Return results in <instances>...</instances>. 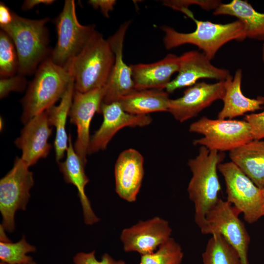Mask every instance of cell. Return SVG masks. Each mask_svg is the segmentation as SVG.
<instances>
[{
    "instance_id": "9c48e42d",
    "label": "cell",
    "mask_w": 264,
    "mask_h": 264,
    "mask_svg": "<svg viewBox=\"0 0 264 264\" xmlns=\"http://www.w3.org/2000/svg\"><path fill=\"white\" fill-rule=\"evenodd\" d=\"M33 185L32 172L21 158L17 157L13 168L0 180L1 225L6 231L14 230L15 213L18 210L26 209L29 191Z\"/></svg>"
},
{
    "instance_id": "b9f144b4",
    "label": "cell",
    "mask_w": 264,
    "mask_h": 264,
    "mask_svg": "<svg viewBox=\"0 0 264 264\" xmlns=\"http://www.w3.org/2000/svg\"></svg>"
},
{
    "instance_id": "f35d334b",
    "label": "cell",
    "mask_w": 264,
    "mask_h": 264,
    "mask_svg": "<svg viewBox=\"0 0 264 264\" xmlns=\"http://www.w3.org/2000/svg\"><path fill=\"white\" fill-rule=\"evenodd\" d=\"M262 194L263 198V200L264 202V187L263 189H262Z\"/></svg>"
},
{
    "instance_id": "30bf717a",
    "label": "cell",
    "mask_w": 264,
    "mask_h": 264,
    "mask_svg": "<svg viewBox=\"0 0 264 264\" xmlns=\"http://www.w3.org/2000/svg\"><path fill=\"white\" fill-rule=\"evenodd\" d=\"M241 213L227 200L219 198L206 215L205 235L217 233L238 253L241 264H249V235L239 219Z\"/></svg>"
},
{
    "instance_id": "3957f363",
    "label": "cell",
    "mask_w": 264,
    "mask_h": 264,
    "mask_svg": "<svg viewBox=\"0 0 264 264\" xmlns=\"http://www.w3.org/2000/svg\"><path fill=\"white\" fill-rule=\"evenodd\" d=\"M71 77L68 65L66 66L58 65L50 56L44 61L39 65L22 100V122L25 124L36 115L54 106L63 95Z\"/></svg>"
},
{
    "instance_id": "484cf974",
    "label": "cell",
    "mask_w": 264,
    "mask_h": 264,
    "mask_svg": "<svg viewBox=\"0 0 264 264\" xmlns=\"http://www.w3.org/2000/svg\"><path fill=\"white\" fill-rule=\"evenodd\" d=\"M211 235L202 255L203 264H241L237 252L221 235Z\"/></svg>"
},
{
    "instance_id": "4316f807",
    "label": "cell",
    "mask_w": 264,
    "mask_h": 264,
    "mask_svg": "<svg viewBox=\"0 0 264 264\" xmlns=\"http://www.w3.org/2000/svg\"><path fill=\"white\" fill-rule=\"evenodd\" d=\"M183 257L180 245L170 237L154 252L141 255L139 264H180Z\"/></svg>"
},
{
    "instance_id": "5bb4252c",
    "label": "cell",
    "mask_w": 264,
    "mask_h": 264,
    "mask_svg": "<svg viewBox=\"0 0 264 264\" xmlns=\"http://www.w3.org/2000/svg\"><path fill=\"white\" fill-rule=\"evenodd\" d=\"M224 93V81L197 83L186 88L181 97L170 99L168 112L176 120L183 122L196 117L214 102L222 100Z\"/></svg>"
},
{
    "instance_id": "ab89813d",
    "label": "cell",
    "mask_w": 264,
    "mask_h": 264,
    "mask_svg": "<svg viewBox=\"0 0 264 264\" xmlns=\"http://www.w3.org/2000/svg\"><path fill=\"white\" fill-rule=\"evenodd\" d=\"M36 264V263L34 262L33 261L28 263H27V264Z\"/></svg>"
},
{
    "instance_id": "2e32d148",
    "label": "cell",
    "mask_w": 264,
    "mask_h": 264,
    "mask_svg": "<svg viewBox=\"0 0 264 264\" xmlns=\"http://www.w3.org/2000/svg\"><path fill=\"white\" fill-rule=\"evenodd\" d=\"M131 23V21L123 23L108 39L115 56V61L105 85L106 91L103 100V103L105 104L117 102L120 97L136 90L131 67L124 62L123 57L124 40Z\"/></svg>"
},
{
    "instance_id": "d4e9b609",
    "label": "cell",
    "mask_w": 264,
    "mask_h": 264,
    "mask_svg": "<svg viewBox=\"0 0 264 264\" xmlns=\"http://www.w3.org/2000/svg\"><path fill=\"white\" fill-rule=\"evenodd\" d=\"M170 99L163 90L148 89L135 90L120 97L118 100L126 112L134 115H148L149 113L168 111Z\"/></svg>"
},
{
    "instance_id": "836d02e7",
    "label": "cell",
    "mask_w": 264,
    "mask_h": 264,
    "mask_svg": "<svg viewBox=\"0 0 264 264\" xmlns=\"http://www.w3.org/2000/svg\"><path fill=\"white\" fill-rule=\"evenodd\" d=\"M88 3L95 9H100L103 15L109 17V12L113 9L116 3L114 0H90Z\"/></svg>"
},
{
    "instance_id": "e0dca14e",
    "label": "cell",
    "mask_w": 264,
    "mask_h": 264,
    "mask_svg": "<svg viewBox=\"0 0 264 264\" xmlns=\"http://www.w3.org/2000/svg\"><path fill=\"white\" fill-rule=\"evenodd\" d=\"M47 111L41 113L24 124L15 144L22 151L21 159L29 167L45 158L52 145L48 140L52 133Z\"/></svg>"
},
{
    "instance_id": "6da1fadb",
    "label": "cell",
    "mask_w": 264,
    "mask_h": 264,
    "mask_svg": "<svg viewBox=\"0 0 264 264\" xmlns=\"http://www.w3.org/2000/svg\"><path fill=\"white\" fill-rule=\"evenodd\" d=\"M224 157V153L200 146L198 154L187 163L192 174L187 192L189 199L194 203L195 223L204 235L206 215L219 199L221 186L217 170Z\"/></svg>"
},
{
    "instance_id": "8992f818",
    "label": "cell",
    "mask_w": 264,
    "mask_h": 264,
    "mask_svg": "<svg viewBox=\"0 0 264 264\" xmlns=\"http://www.w3.org/2000/svg\"><path fill=\"white\" fill-rule=\"evenodd\" d=\"M189 130L203 135L194 140V145L219 152H230L254 139L245 120L212 119L204 116L192 123Z\"/></svg>"
},
{
    "instance_id": "7a4b0ae2",
    "label": "cell",
    "mask_w": 264,
    "mask_h": 264,
    "mask_svg": "<svg viewBox=\"0 0 264 264\" xmlns=\"http://www.w3.org/2000/svg\"><path fill=\"white\" fill-rule=\"evenodd\" d=\"M181 12L195 22L196 29L194 32L185 33L168 26H162L161 28L165 33L163 43L166 49L191 44L202 50L212 60L226 43L232 40L243 41L246 38L244 26L239 20L225 24L215 23L196 19L189 9H183Z\"/></svg>"
},
{
    "instance_id": "f1b7e54d",
    "label": "cell",
    "mask_w": 264,
    "mask_h": 264,
    "mask_svg": "<svg viewBox=\"0 0 264 264\" xmlns=\"http://www.w3.org/2000/svg\"><path fill=\"white\" fill-rule=\"evenodd\" d=\"M18 58L14 44L2 30L0 31V78L13 76L18 71Z\"/></svg>"
},
{
    "instance_id": "60d3db41",
    "label": "cell",
    "mask_w": 264,
    "mask_h": 264,
    "mask_svg": "<svg viewBox=\"0 0 264 264\" xmlns=\"http://www.w3.org/2000/svg\"><path fill=\"white\" fill-rule=\"evenodd\" d=\"M0 264H7V263H6L5 262H3L2 261H0Z\"/></svg>"
},
{
    "instance_id": "d6986e66",
    "label": "cell",
    "mask_w": 264,
    "mask_h": 264,
    "mask_svg": "<svg viewBox=\"0 0 264 264\" xmlns=\"http://www.w3.org/2000/svg\"><path fill=\"white\" fill-rule=\"evenodd\" d=\"M130 66L136 90H163L171 81L172 75L178 71L179 57L168 54L153 63L131 65Z\"/></svg>"
},
{
    "instance_id": "1f68e13d",
    "label": "cell",
    "mask_w": 264,
    "mask_h": 264,
    "mask_svg": "<svg viewBox=\"0 0 264 264\" xmlns=\"http://www.w3.org/2000/svg\"><path fill=\"white\" fill-rule=\"evenodd\" d=\"M94 250L89 253L80 252L73 258L75 264H126L121 260H115L107 253L104 254L101 261L96 259Z\"/></svg>"
},
{
    "instance_id": "603a6c76",
    "label": "cell",
    "mask_w": 264,
    "mask_h": 264,
    "mask_svg": "<svg viewBox=\"0 0 264 264\" xmlns=\"http://www.w3.org/2000/svg\"><path fill=\"white\" fill-rule=\"evenodd\" d=\"M213 14L236 17L244 26L246 38L264 40V13L257 11L247 1L233 0L228 3H221Z\"/></svg>"
},
{
    "instance_id": "74e56055",
    "label": "cell",
    "mask_w": 264,
    "mask_h": 264,
    "mask_svg": "<svg viewBox=\"0 0 264 264\" xmlns=\"http://www.w3.org/2000/svg\"><path fill=\"white\" fill-rule=\"evenodd\" d=\"M0 131H1V129L2 130L3 129V120L2 119H1V117H0Z\"/></svg>"
},
{
    "instance_id": "7402d4cb",
    "label": "cell",
    "mask_w": 264,
    "mask_h": 264,
    "mask_svg": "<svg viewBox=\"0 0 264 264\" xmlns=\"http://www.w3.org/2000/svg\"><path fill=\"white\" fill-rule=\"evenodd\" d=\"M229 155L258 188L264 187V140L253 139L230 151Z\"/></svg>"
},
{
    "instance_id": "9a60e30c",
    "label": "cell",
    "mask_w": 264,
    "mask_h": 264,
    "mask_svg": "<svg viewBox=\"0 0 264 264\" xmlns=\"http://www.w3.org/2000/svg\"><path fill=\"white\" fill-rule=\"evenodd\" d=\"M203 52L192 50L179 56L178 74L166 88V92L172 93L177 89L191 87L201 78L214 79L224 81L231 75L228 70L213 65Z\"/></svg>"
},
{
    "instance_id": "ac0fdd59",
    "label": "cell",
    "mask_w": 264,
    "mask_h": 264,
    "mask_svg": "<svg viewBox=\"0 0 264 264\" xmlns=\"http://www.w3.org/2000/svg\"><path fill=\"white\" fill-rule=\"evenodd\" d=\"M144 174V158L142 154L132 148L122 151L114 167L115 190L118 196L128 202H134Z\"/></svg>"
},
{
    "instance_id": "ffe728a7",
    "label": "cell",
    "mask_w": 264,
    "mask_h": 264,
    "mask_svg": "<svg viewBox=\"0 0 264 264\" xmlns=\"http://www.w3.org/2000/svg\"><path fill=\"white\" fill-rule=\"evenodd\" d=\"M66 153L65 160L58 162L60 171L66 182L73 184L77 188L82 207L84 222L88 225H92L97 222L100 219L92 209L90 201L86 194L85 187L89 182L85 172L86 165L74 150L71 134L68 136Z\"/></svg>"
},
{
    "instance_id": "f546056e",
    "label": "cell",
    "mask_w": 264,
    "mask_h": 264,
    "mask_svg": "<svg viewBox=\"0 0 264 264\" xmlns=\"http://www.w3.org/2000/svg\"><path fill=\"white\" fill-rule=\"evenodd\" d=\"M218 0H167L163 1L165 6L174 10L181 11L183 9H188L191 4H197L205 10H215L221 3Z\"/></svg>"
},
{
    "instance_id": "ba28073f",
    "label": "cell",
    "mask_w": 264,
    "mask_h": 264,
    "mask_svg": "<svg viewBox=\"0 0 264 264\" xmlns=\"http://www.w3.org/2000/svg\"><path fill=\"white\" fill-rule=\"evenodd\" d=\"M218 169L225 184L227 201L243 215L248 223H253L264 215L262 189L233 162L220 163Z\"/></svg>"
},
{
    "instance_id": "52a82bcc",
    "label": "cell",
    "mask_w": 264,
    "mask_h": 264,
    "mask_svg": "<svg viewBox=\"0 0 264 264\" xmlns=\"http://www.w3.org/2000/svg\"><path fill=\"white\" fill-rule=\"evenodd\" d=\"M55 22L57 41L50 58L56 64L66 66L82 50L95 33V26L80 23L73 0L65 1Z\"/></svg>"
},
{
    "instance_id": "d6a6232c",
    "label": "cell",
    "mask_w": 264,
    "mask_h": 264,
    "mask_svg": "<svg viewBox=\"0 0 264 264\" xmlns=\"http://www.w3.org/2000/svg\"><path fill=\"white\" fill-rule=\"evenodd\" d=\"M244 120L247 121L251 128L254 139H264V110L261 112L246 115Z\"/></svg>"
},
{
    "instance_id": "44dd1931",
    "label": "cell",
    "mask_w": 264,
    "mask_h": 264,
    "mask_svg": "<svg viewBox=\"0 0 264 264\" xmlns=\"http://www.w3.org/2000/svg\"><path fill=\"white\" fill-rule=\"evenodd\" d=\"M242 73L238 69L234 76H231L225 81V93L222 100L223 106L218 114V119H232L261 109L264 104V97L251 99L243 95L241 90Z\"/></svg>"
},
{
    "instance_id": "4dcf8cb0",
    "label": "cell",
    "mask_w": 264,
    "mask_h": 264,
    "mask_svg": "<svg viewBox=\"0 0 264 264\" xmlns=\"http://www.w3.org/2000/svg\"><path fill=\"white\" fill-rule=\"evenodd\" d=\"M27 81L23 75H17L13 76L1 78L0 80V98L6 97L11 92L23 91L26 87Z\"/></svg>"
},
{
    "instance_id": "e575fe53",
    "label": "cell",
    "mask_w": 264,
    "mask_h": 264,
    "mask_svg": "<svg viewBox=\"0 0 264 264\" xmlns=\"http://www.w3.org/2000/svg\"><path fill=\"white\" fill-rule=\"evenodd\" d=\"M13 12L3 2L0 3V26L4 27L9 24L13 19Z\"/></svg>"
},
{
    "instance_id": "7c38bea8",
    "label": "cell",
    "mask_w": 264,
    "mask_h": 264,
    "mask_svg": "<svg viewBox=\"0 0 264 264\" xmlns=\"http://www.w3.org/2000/svg\"><path fill=\"white\" fill-rule=\"evenodd\" d=\"M100 113L103 120L99 128L90 137L88 154L105 150L114 136L121 129L126 127H143L152 122L148 115H134L124 110L118 101L110 104L102 103Z\"/></svg>"
},
{
    "instance_id": "277c9868",
    "label": "cell",
    "mask_w": 264,
    "mask_h": 264,
    "mask_svg": "<svg viewBox=\"0 0 264 264\" xmlns=\"http://www.w3.org/2000/svg\"><path fill=\"white\" fill-rule=\"evenodd\" d=\"M48 18L32 20L14 12L12 22L2 27L15 46L18 58V73L29 75L37 70L48 56L49 34L46 26Z\"/></svg>"
},
{
    "instance_id": "5b68a950",
    "label": "cell",
    "mask_w": 264,
    "mask_h": 264,
    "mask_svg": "<svg viewBox=\"0 0 264 264\" xmlns=\"http://www.w3.org/2000/svg\"><path fill=\"white\" fill-rule=\"evenodd\" d=\"M115 56L108 40L96 31L82 50L68 65L74 80V90L86 92L105 86Z\"/></svg>"
},
{
    "instance_id": "8fae6325",
    "label": "cell",
    "mask_w": 264,
    "mask_h": 264,
    "mask_svg": "<svg viewBox=\"0 0 264 264\" xmlns=\"http://www.w3.org/2000/svg\"><path fill=\"white\" fill-rule=\"evenodd\" d=\"M105 86L86 92L74 90L69 116L70 122L77 127V138L74 150L86 165L90 142V125L100 109L105 94Z\"/></svg>"
},
{
    "instance_id": "d590c367",
    "label": "cell",
    "mask_w": 264,
    "mask_h": 264,
    "mask_svg": "<svg viewBox=\"0 0 264 264\" xmlns=\"http://www.w3.org/2000/svg\"><path fill=\"white\" fill-rule=\"evenodd\" d=\"M55 0H26L22 6V9L23 11L30 10L35 7L41 5H49L53 3Z\"/></svg>"
},
{
    "instance_id": "4fadbf2b",
    "label": "cell",
    "mask_w": 264,
    "mask_h": 264,
    "mask_svg": "<svg viewBox=\"0 0 264 264\" xmlns=\"http://www.w3.org/2000/svg\"><path fill=\"white\" fill-rule=\"evenodd\" d=\"M172 230L166 220L159 217L140 221L123 229L120 235L124 251L141 255L154 252L171 237Z\"/></svg>"
},
{
    "instance_id": "83f0119b",
    "label": "cell",
    "mask_w": 264,
    "mask_h": 264,
    "mask_svg": "<svg viewBox=\"0 0 264 264\" xmlns=\"http://www.w3.org/2000/svg\"><path fill=\"white\" fill-rule=\"evenodd\" d=\"M34 246L28 243L24 236L18 242H0V259L8 264H25L33 261L26 254L36 251Z\"/></svg>"
},
{
    "instance_id": "8d00e7d4",
    "label": "cell",
    "mask_w": 264,
    "mask_h": 264,
    "mask_svg": "<svg viewBox=\"0 0 264 264\" xmlns=\"http://www.w3.org/2000/svg\"><path fill=\"white\" fill-rule=\"evenodd\" d=\"M262 52V60L264 63V43L263 44Z\"/></svg>"
},
{
    "instance_id": "cb8c5ba5",
    "label": "cell",
    "mask_w": 264,
    "mask_h": 264,
    "mask_svg": "<svg viewBox=\"0 0 264 264\" xmlns=\"http://www.w3.org/2000/svg\"><path fill=\"white\" fill-rule=\"evenodd\" d=\"M74 91V80L71 73V78L61 98L60 104L46 110L50 126H53L56 128L54 147L56 160L58 162L63 158L68 147V137L66 125L72 103Z\"/></svg>"
}]
</instances>
